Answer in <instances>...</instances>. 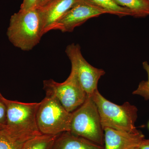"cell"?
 <instances>
[{
    "instance_id": "obj_1",
    "label": "cell",
    "mask_w": 149,
    "mask_h": 149,
    "mask_svg": "<svg viewBox=\"0 0 149 149\" xmlns=\"http://www.w3.org/2000/svg\"><path fill=\"white\" fill-rule=\"evenodd\" d=\"M7 35L15 47L24 51L32 49L43 36L39 10H19L11 17Z\"/></svg>"
},
{
    "instance_id": "obj_2",
    "label": "cell",
    "mask_w": 149,
    "mask_h": 149,
    "mask_svg": "<svg viewBox=\"0 0 149 149\" xmlns=\"http://www.w3.org/2000/svg\"><path fill=\"white\" fill-rule=\"evenodd\" d=\"M96 105L103 129L109 128L131 133L139 132L135 125L138 109L128 102L118 105L104 97L98 90L92 95Z\"/></svg>"
},
{
    "instance_id": "obj_3",
    "label": "cell",
    "mask_w": 149,
    "mask_h": 149,
    "mask_svg": "<svg viewBox=\"0 0 149 149\" xmlns=\"http://www.w3.org/2000/svg\"><path fill=\"white\" fill-rule=\"evenodd\" d=\"M70 132L104 146V130L97 107L88 95L86 100L72 112Z\"/></svg>"
},
{
    "instance_id": "obj_4",
    "label": "cell",
    "mask_w": 149,
    "mask_h": 149,
    "mask_svg": "<svg viewBox=\"0 0 149 149\" xmlns=\"http://www.w3.org/2000/svg\"><path fill=\"white\" fill-rule=\"evenodd\" d=\"M72 113L68 111L54 96L46 95L40 102L36 115L42 134L56 135L70 131Z\"/></svg>"
},
{
    "instance_id": "obj_5",
    "label": "cell",
    "mask_w": 149,
    "mask_h": 149,
    "mask_svg": "<svg viewBox=\"0 0 149 149\" xmlns=\"http://www.w3.org/2000/svg\"><path fill=\"white\" fill-rule=\"evenodd\" d=\"M43 86L46 95L54 97L70 113L81 106L88 97L72 70L64 82L59 83L53 79H49L43 81Z\"/></svg>"
},
{
    "instance_id": "obj_6",
    "label": "cell",
    "mask_w": 149,
    "mask_h": 149,
    "mask_svg": "<svg viewBox=\"0 0 149 149\" xmlns=\"http://www.w3.org/2000/svg\"><path fill=\"white\" fill-rule=\"evenodd\" d=\"M7 107L6 128L17 133L40 135L36 115L40 103H23L3 100Z\"/></svg>"
},
{
    "instance_id": "obj_7",
    "label": "cell",
    "mask_w": 149,
    "mask_h": 149,
    "mask_svg": "<svg viewBox=\"0 0 149 149\" xmlns=\"http://www.w3.org/2000/svg\"><path fill=\"white\" fill-rule=\"evenodd\" d=\"M65 53L71 63V70L88 95L92 96L97 89L98 83L105 74L104 70L91 65L84 58L78 44H70L66 47Z\"/></svg>"
},
{
    "instance_id": "obj_8",
    "label": "cell",
    "mask_w": 149,
    "mask_h": 149,
    "mask_svg": "<svg viewBox=\"0 0 149 149\" xmlns=\"http://www.w3.org/2000/svg\"><path fill=\"white\" fill-rule=\"evenodd\" d=\"M107 13V11L91 1L81 0L58 20L53 30H59L63 32H72L76 27L84 24L90 19Z\"/></svg>"
},
{
    "instance_id": "obj_9",
    "label": "cell",
    "mask_w": 149,
    "mask_h": 149,
    "mask_svg": "<svg viewBox=\"0 0 149 149\" xmlns=\"http://www.w3.org/2000/svg\"><path fill=\"white\" fill-rule=\"evenodd\" d=\"M81 0H52L38 8L42 23L43 35L53 30L54 25L65 13Z\"/></svg>"
},
{
    "instance_id": "obj_10",
    "label": "cell",
    "mask_w": 149,
    "mask_h": 149,
    "mask_svg": "<svg viewBox=\"0 0 149 149\" xmlns=\"http://www.w3.org/2000/svg\"><path fill=\"white\" fill-rule=\"evenodd\" d=\"M104 149H130L140 146L145 139L143 134L139 131L131 133L115 130L104 128Z\"/></svg>"
},
{
    "instance_id": "obj_11",
    "label": "cell",
    "mask_w": 149,
    "mask_h": 149,
    "mask_svg": "<svg viewBox=\"0 0 149 149\" xmlns=\"http://www.w3.org/2000/svg\"><path fill=\"white\" fill-rule=\"evenodd\" d=\"M51 149H104V148L70 131H65L57 135Z\"/></svg>"
},
{
    "instance_id": "obj_12",
    "label": "cell",
    "mask_w": 149,
    "mask_h": 149,
    "mask_svg": "<svg viewBox=\"0 0 149 149\" xmlns=\"http://www.w3.org/2000/svg\"><path fill=\"white\" fill-rule=\"evenodd\" d=\"M36 136L17 133L5 128L0 130V149H22L27 141Z\"/></svg>"
},
{
    "instance_id": "obj_13",
    "label": "cell",
    "mask_w": 149,
    "mask_h": 149,
    "mask_svg": "<svg viewBox=\"0 0 149 149\" xmlns=\"http://www.w3.org/2000/svg\"><path fill=\"white\" fill-rule=\"evenodd\" d=\"M118 4L130 10L134 17H143L149 16L148 0H114Z\"/></svg>"
},
{
    "instance_id": "obj_14",
    "label": "cell",
    "mask_w": 149,
    "mask_h": 149,
    "mask_svg": "<svg viewBox=\"0 0 149 149\" xmlns=\"http://www.w3.org/2000/svg\"><path fill=\"white\" fill-rule=\"evenodd\" d=\"M96 5L107 11L108 13L115 15L119 17L134 16L133 12L118 4L114 0H89Z\"/></svg>"
},
{
    "instance_id": "obj_15",
    "label": "cell",
    "mask_w": 149,
    "mask_h": 149,
    "mask_svg": "<svg viewBox=\"0 0 149 149\" xmlns=\"http://www.w3.org/2000/svg\"><path fill=\"white\" fill-rule=\"evenodd\" d=\"M56 135L41 134L27 141L22 149H51Z\"/></svg>"
},
{
    "instance_id": "obj_16",
    "label": "cell",
    "mask_w": 149,
    "mask_h": 149,
    "mask_svg": "<svg viewBox=\"0 0 149 149\" xmlns=\"http://www.w3.org/2000/svg\"><path fill=\"white\" fill-rule=\"evenodd\" d=\"M143 66L148 74V80L141 81L137 89L133 92V94L141 96L146 100L149 101V64L148 62H143Z\"/></svg>"
},
{
    "instance_id": "obj_17",
    "label": "cell",
    "mask_w": 149,
    "mask_h": 149,
    "mask_svg": "<svg viewBox=\"0 0 149 149\" xmlns=\"http://www.w3.org/2000/svg\"><path fill=\"white\" fill-rule=\"evenodd\" d=\"M7 121L6 106L0 101V127L2 130L5 129L2 126L5 125Z\"/></svg>"
},
{
    "instance_id": "obj_18",
    "label": "cell",
    "mask_w": 149,
    "mask_h": 149,
    "mask_svg": "<svg viewBox=\"0 0 149 149\" xmlns=\"http://www.w3.org/2000/svg\"><path fill=\"white\" fill-rule=\"evenodd\" d=\"M37 1L38 0H23L20 6V10H27L36 8Z\"/></svg>"
},
{
    "instance_id": "obj_19",
    "label": "cell",
    "mask_w": 149,
    "mask_h": 149,
    "mask_svg": "<svg viewBox=\"0 0 149 149\" xmlns=\"http://www.w3.org/2000/svg\"><path fill=\"white\" fill-rule=\"evenodd\" d=\"M139 147V149H149V139H144Z\"/></svg>"
},
{
    "instance_id": "obj_20",
    "label": "cell",
    "mask_w": 149,
    "mask_h": 149,
    "mask_svg": "<svg viewBox=\"0 0 149 149\" xmlns=\"http://www.w3.org/2000/svg\"><path fill=\"white\" fill-rule=\"evenodd\" d=\"M52 0H38L36 5V8H39L43 7L47 5Z\"/></svg>"
},
{
    "instance_id": "obj_21",
    "label": "cell",
    "mask_w": 149,
    "mask_h": 149,
    "mask_svg": "<svg viewBox=\"0 0 149 149\" xmlns=\"http://www.w3.org/2000/svg\"><path fill=\"white\" fill-rule=\"evenodd\" d=\"M139 146L134 147V148H132L130 149H139Z\"/></svg>"
},
{
    "instance_id": "obj_22",
    "label": "cell",
    "mask_w": 149,
    "mask_h": 149,
    "mask_svg": "<svg viewBox=\"0 0 149 149\" xmlns=\"http://www.w3.org/2000/svg\"><path fill=\"white\" fill-rule=\"evenodd\" d=\"M1 96H0V98H1Z\"/></svg>"
},
{
    "instance_id": "obj_23",
    "label": "cell",
    "mask_w": 149,
    "mask_h": 149,
    "mask_svg": "<svg viewBox=\"0 0 149 149\" xmlns=\"http://www.w3.org/2000/svg\"><path fill=\"white\" fill-rule=\"evenodd\" d=\"M148 1H149V0H148Z\"/></svg>"
}]
</instances>
